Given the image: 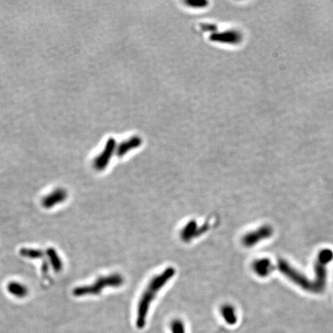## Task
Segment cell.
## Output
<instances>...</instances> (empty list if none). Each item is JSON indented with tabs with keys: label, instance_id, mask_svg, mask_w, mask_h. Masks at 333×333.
<instances>
[{
	"label": "cell",
	"instance_id": "1",
	"mask_svg": "<svg viewBox=\"0 0 333 333\" xmlns=\"http://www.w3.org/2000/svg\"><path fill=\"white\" fill-rule=\"evenodd\" d=\"M175 274V269L169 266L149 281L138 300L137 306L135 323L138 328H143L145 326L153 302L156 299L158 293L168 285Z\"/></svg>",
	"mask_w": 333,
	"mask_h": 333
},
{
	"label": "cell",
	"instance_id": "2",
	"mask_svg": "<svg viewBox=\"0 0 333 333\" xmlns=\"http://www.w3.org/2000/svg\"><path fill=\"white\" fill-rule=\"evenodd\" d=\"M124 279L119 273H113L108 276H102L97 279L95 283L90 286H80L74 290V295L77 297L84 296H96L106 288H118L123 286Z\"/></svg>",
	"mask_w": 333,
	"mask_h": 333
},
{
	"label": "cell",
	"instance_id": "3",
	"mask_svg": "<svg viewBox=\"0 0 333 333\" xmlns=\"http://www.w3.org/2000/svg\"><path fill=\"white\" fill-rule=\"evenodd\" d=\"M333 259V251L329 248H325L320 251L314 265L315 270V294L321 293L326 287L327 265Z\"/></svg>",
	"mask_w": 333,
	"mask_h": 333
},
{
	"label": "cell",
	"instance_id": "4",
	"mask_svg": "<svg viewBox=\"0 0 333 333\" xmlns=\"http://www.w3.org/2000/svg\"><path fill=\"white\" fill-rule=\"evenodd\" d=\"M278 270L286 276L294 284L307 292L315 293V284L313 280L308 279L305 275L292 267L287 261L279 258L277 262Z\"/></svg>",
	"mask_w": 333,
	"mask_h": 333
},
{
	"label": "cell",
	"instance_id": "5",
	"mask_svg": "<svg viewBox=\"0 0 333 333\" xmlns=\"http://www.w3.org/2000/svg\"><path fill=\"white\" fill-rule=\"evenodd\" d=\"M273 232L274 231L273 227L269 225H262L254 231L245 234L241 238V243L246 248H252L263 240L268 239L273 236Z\"/></svg>",
	"mask_w": 333,
	"mask_h": 333
},
{
	"label": "cell",
	"instance_id": "6",
	"mask_svg": "<svg viewBox=\"0 0 333 333\" xmlns=\"http://www.w3.org/2000/svg\"><path fill=\"white\" fill-rule=\"evenodd\" d=\"M66 197H68V193L66 190L61 188L56 189L43 198L42 206L45 209H51L63 202L66 200Z\"/></svg>",
	"mask_w": 333,
	"mask_h": 333
},
{
	"label": "cell",
	"instance_id": "7",
	"mask_svg": "<svg viewBox=\"0 0 333 333\" xmlns=\"http://www.w3.org/2000/svg\"><path fill=\"white\" fill-rule=\"evenodd\" d=\"M251 268L253 272L261 278L267 277L274 270V265L272 261L265 258H258L253 261Z\"/></svg>",
	"mask_w": 333,
	"mask_h": 333
},
{
	"label": "cell",
	"instance_id": "8",
	"mask_svg": "<svg viewBox=\"0 0 333 333\" xmlns=\"http://www.w3.org/2000/svg\"><path fill=\"white\" fill-rule=\"evenodd\" d=\"M199 234L198 225L195 221L192 220L187 222L181 231V238L185 242L197 236Z\"/></svg>",
	"mask_w": 333,
	"mask_h": 333
},
{
	"label": "cell",
	"instance_id": "9",
	"mask_svg": "<svg viewBox=\"0 0 333 333\" xmlns=\"http://www.w3.org/2000/svg\"><path fill=\"white\" fill-rule=\"evenodd\" d=\"M221 314L225 322L229 325H235L237 322V314L235 308L232 305L226 304L221 308Z\"/></svg>",
	"mask_w": 333,
	"mask_h": 333
},
{
	"label": "cell",
	"instance_id": "10",
	"mask_svg": "<svg viewBox=\"0 0 333 333\" xmlns=\"http://www.w3.org/2000/svg\"><path fill=\"white\" fill-rule=\"evenodd\" d=\"M112 150H113V146L111 145L107 147L105 151L102 153L100 156L96 158L95 161H94V168L96 169L101 171L106 168V166L109 163L110 156H111Z\"/></svg>",
	"mask_w": 333,
	"mask_h": 333
},
{
	"label": "cell",
	"instance_id": "11",
	"mask_svg": "<svg viewBox=\"0 0 333 333\" xmlns=\"http://www.w3.org/2000/svg\"><path fill=\"white\" fill-rule=\"evenodd\" d=\"M7 289L11 295L17 298L26 297L28 293V289L26 286H23L21 283H16V282L10 283L7 286Z\"/></svg>",
	"mask_w": 333,
	"mask_h": 333
},
{
	"label": "cell",
	"instance_id": "12",
	"mask_svg": "<svg viewBox=\"0 0 333 333\" xmlns=\"http://www.w3.org/2000/svg\"><path fill=\"white\" fill-rule=\"evenodd\" d=\"M46 255L49 258V262L55 273H59L62 269V262L59 258L57 252L53 248H48Z\"/></svg>",
	"mask_w": 333,
	"mask_h": 333
},
{
	"label": "cell",
	"instance_id": "13",
	"mask_svg": "<svg viewBox=\"0 0 333 333\" xmlns=\"http://www.w3.org/2000/svg\"><path fill=\"white\" fill-rule=\"evenodd\" d=\"M20 254L23 257L30 258H41L44 256L43 251L38 249H30V248H23L20 251Z\"/></svg>",
	"mask_w": 333,
	"mask_h": 333
},
{
	"label": "cell",
	"instance_id": "14",
	"mask_svg": "<svg viewBox=\"0 0 333 333\" xmlns=\"http://www.w3.org/2000/svg\"><path fill=\"white\" fill-rule=\"evenodd\" d=\"M172 333H186L185 325L181 319L173 320L171 323Z\"/></svg>",
	"mask_w": 333,
	"mask_h": 333
}]
</instances>
